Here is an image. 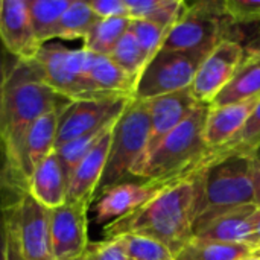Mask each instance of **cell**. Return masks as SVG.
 Segmentation results:
<instances>
[{
	"mask_svg": "<svg viewBox=\"0 0 260 260\" xmlns=\"http://www.w3.org/2000/svg\"><path fill=\"white\" fill-rule=\"evenodd\" d=\"M193 183L187 177L166 186L133 213L104 225V238L140 235L158 241L175 256L192 239Z\"/></svg>",
	"mask_w": 260,
	"mask_h": 260,
	"instance_id": "cell-1",
	"label": "cell"
},
{
	"mask_svg": "<svg viewBox=\"0 0 260 260\" xmlns=\"http://www.w3.org/2000/svg\"><path fill=\"white\" fill-rule=\"evenodd\" d=\"M67 104V99L59 96L37 75L29 61L15 59L8 70L5 84L2 133L17 174V157L27 128L43 114L62 110Z\"/></svg>",
	"mask_w": 260,
	"mask_h": 260,
	"instance_id": "cell-2",
	"label": "cell"
},
{
	"mask_svg": "<svg viewBox=\"0 0 260 260\" xmlns=\"http://www.w3.org/2000/svg\"><path fill=\"white\" fill-rule=\"evenodd\" d=\"M256 157L229 155L200 163L189 175L193 183L192 227L201 219L241 206H257L253 181Z\"/></svg>",
	"mask_w": 260,
	"mask_h": 260,
	"instance_id": "cell-3",
	"label": "cell"
},
{
	"mask_svg": "<svg viewBox=\"0 0 260 260\" xmlns=\"http://www.w3.org/2000/svg\"><path fill=\"white\" fill-rule=\"evenodd\" d=\"M209 110L210 104L200 102L177 128L142 158L131 177L145 181L187 178L209 152L204 142V126Z\"/></svg>",
	"mask_w": 260,
	"mask_h": 260,
	"instance_id": "cell-4",
	"label": "cell"
},
{
	"mask_svg": "<svg viewBox=\"0 0 260 260\" xmlns=\"http://www.w3.org/2000/svg\"><path fill=\"white\" fill-rule=\"evenodd\" d=\"M149 133L151 122L146 102L134 98L114 125L105 171L96 197L108 187L123 183L126 177H131L134 168L146 152Z\"/></svg>",
	"mask_w": 260,
	"mask_h": 260,
	"instance_id": "cell-5",
	"label": "cell"
},
{
	"mask_svg": "<svg viewBox=\"0 0 260 260\" xmlns=\"http://www.w3.org/2000/svg\"><path fill=\"white\" fill-rule=\"evenodd\" d=\"M87 55L88 52L84 49L73 50L56 43H46L27 61L34 66L37 75L69 102L102 99L87 82Z\"/></svg>",
	"mask_w": 260,
	"mask_h": 260,
	"instance_id": "cell-6",
	"label": "cell"
},
{
	"mask_svg": "<svg viewBox=\"0 0 260 260\" xmlns=\"http://www.w3.org/2000/svg\"><path fill=\"white\" fill-rule=\"evenodd\" d=\"M232 26L224 2H197L187 6L181 18L168 30L161 49L210 52L221 41L229 40Z\"/></svg>",
	"mask_w": 260,
	"mask_h": 260,
	"instance_id": "cell-7",
	"label": "cell"
},
{
	"mask_svg": "<svg viewBox=\"0 0 260 260\" xmlns=\"http://www.w3.org/2000/svg\"><path fill=\"white\" fill-rule=\"evenodd\" d=\"M210 52L160 49L142 72L134 98L146 101L189 88L200 66Z\"/></svg>",
	"mask_w": 260,
	"mask_h": 260,
	"instance_id": "cell-8",
	"label": "cell"
},
{
	"mask_svg": "<svg viewBox=\"0 0 260 260\" xmlns=\"http://www.w3.org/2000/svg\"><path fill=\"white\" fill-rule=\"evenodd\" d=\"M8 229L24 260H53L50 215L29 193L6 210Z\"/></svg>",
	"mask_w": 260,
	"mask_h": 260,
	"instance_id": "cell-9",
	"label": "cell"
},
{
	"mask_svg": "<svg viewBox=\"0 0 260 260\" xmlns=\"http://www.w3.org/2000/svg\"><path fill=\"white\" fill-rule=\"evenodd\" d=\"M133 99L114 98L69 102L59 113L55 149L84 134L116 123Z\"/></svg>",
	"mask_w": 260,
	"mask_h": 260,
	"instance_id": "cell-10",
	"label": "cell"
},
{
	"mask_svg": "<svg viewBox=\"0 0 260 260\" xmlns=\"http://www.w3.org/2000/svg\"><path fill=\"white\" fill-rule=\"evenodd\" d=\"M90 203H64L49 210L50 242L53 260H73L88 248V210Z\"/></svg>",
	"mask_w": 260,
	"mask_h": 260,
	"instance_id": "cell-11",
	"label": "cell"
},
{
	"mask_svg": "<svg viewBox=\"0 0 260 260\" xmlns=\"http://www.w3.org/2000/svg\"><path fill=\"white\" fill-rule=\"evenodd\" d=\"M245 53L241 43L224 40L203 61L190 90L201 104H212L221 90L230 82Z\"/></svg>",
	"mask_w": 260,
	"mask_h": 260,
	"instance_id": "cell-12",
	"label": "cell"
},
{
	"mask_svg": "<svg viewBox=\"0 0 260 260\" xmlns=\"http://www.w3.org/2000/svg\"><path fill=\"white\" fill-rule=\"evenodd\" d=\"M178 180L145 181V183H119L108 187L99 195L94 212V222L107 225L119 218H123L151 201L166 186Z\"/></svg>",
	"mask_w": 260,
	"mask_h": 260,
	"instance_id": "cell-13",
	"label": "cell"
},
{
	"mask_svg": "<svg viewBox=\"0 0 260 260\" xmlns=\"http://www.w3.org/2000/svg\"><path fill=\"white\" fill-rule=\"evenodd\" d=\"M0 41L15 59L35 56L41 46L32 29L27 0H0Z\"/></svg>",
	"mask_w": 260,
	"mask_h": 260,
	"instance_id": "cell-14",
	"label": "cell"
},
{
	"mask_svg": "<svg viewBox=\"0 0 260 260\" xmlns=\"http://www.w3.org/2000/svg\"><path fill=\"white\" fill-rule=\"evenodd\" d=\"M145 102H146V107H148L149 122H151L149 142H148V148H146L145 155H148L200 104L195 99L190 87L184 88V90H180V91L169 93V94L146 99Z\"/></svg>",
	"mask_w": 260,
	"mask_h": 260,
	"instance_id": "cell-15",
	"label": "cell"
},
{
	"mask_svg": "<svg viewBox=\"0 0 260 260\" xmlns=\"http://www.w3.org/2000/svg\"><path fill=\"white\" fill-rule=\"evenodd\" d=\"M256 209L254 204L241 206L201 219L192 227V239L247 245L251 236V216Z\"/></svg>",
	"mask_w": 260,
	"mask_h": 260,
	"instance_id": "cell-16",
	"label": "cell"
},
{
	"mask_svg": "<svg viewBox=\"0 0 260 260\" xmlns=\"http://www.w3.org/2000/svg\"><path fill=\"white\" fill-rule=\"evenodd\" d=\"M59 113L61 110H55L38 117L27 128L21 140L17 157V169L26 184L34 169L55 151Z\"/></svg>",
	"mask_w": 260,
	"mask_h": 260,
	"instance_id": "cell-17",
	"label": "cell"
},
{
	"mask_svg": "<svg viewBox=\"0 0 260 260\" xmlns=\"http://www.w3.org/2000/svg\"><path fill=\"white\" fill-rule=\"evenodd\" d=\"M113 129L108 131L99 140V143L75 168V171L69 180L66 203L87 201L91 204L94 201L99 183H101L104 171H105V165H107V158H108V152H110V146H111Z\"/></svg>",
	"mask_w": 260,
	"mask_h": 260,
	"instance_id": "cell-18",
	"label": "cell"
},
{
	"mask_svg": "<svg viewBox=\"0 0 260 260\" xmlns=\"http://www.w3.org/2000/svg\"><path fill=\"white\" fill-rule=\"evenodd\" d=\"M85 78L91 90L102 99L134 98L137 79L122 70L110 56L88 52Z\"/></svg>",
	"mask_w": 260,
	"mask_h": 260,
	"instance_id": "cell-19",
	"label": "cell"
},
{
	"mask_svg": "<svg viewBox=\"0 0 260 260\" xmlns=\"http://www.w3.org/2000/svg\"><path fill=\"white\" fill-rule=\"evenodd\" d=\"M67 189L69 175L53 151L30 174L27 193L43 207L52 210L67 201Z\"/></svg>",
	"mask_w": 260,
	"mask_h": 260,
	"instance_id": "cell-20",
	"label": "cell"
},
{
	"mask_svg": "<svg viewBox=\"0 0 260 260\" xmlns=\"http://www.w3.org/2000/svg\"><path fill=\"white\" fill-rule=\"evenodd\" d=\"M260 99V44L245 49L244 58L236 69L230 82L210 104L212 107H224L247 101Z\"/></svg>",
	"mask_w": 260,
	"mask_h": 260,
	"instance_id": "cell-21",
	"label": "cell"
},
{
	"mask_svg": "<svg viewBox=\"0 0 260 260\" xmlns=\"http://www.w3.org/2000/svg\"><path fill=\"white\" fill-rule=\"evenodd\" d=\"M259 101H247L224 107L210 105L204 126V142L209 151L218 149L227 143L244 126Z\"/></svg>",
	"mask_w": 260,
	"mask_h": 260,
	"instance_id": "cell-22",
	"label": "cell"
},
{
	"mask_svg": "<svg viewBox=\"0 0 260 260\" xmlns=\"http://www.w3.org/2000/svg\"><path fill=\"white\" fill-rule=\"evenodd\" d=\"M260 149V101L256 104L244 126L221 148L209 151L204 160H213L229 155L256 157Z\"/></svg>",
	"mask_w": 260,
	"mask_h": 260,
	"instance_id": "cell-23",
	"label": "cell"
},
{
	"mask_svg": "<svg viewBox=\"0 0 260 260\" xmlns=\"http://www.w3.org/2000/svg\"><path fill=\"white\" fill-rule=\"evenodd\" d=\"M125 5L131 20H149L166 29H171L189 6L181 0H125Z\"/></svg>",
	"mask_w": 260,
	"mask_h": 260,
	"instance_id": "cell-24",
	"label": "cell"
},
{
	"mask_svg": "<svg viewBox=\"0 0 260 260\" xmlns=\"http://www.w3.org/2000/svg\"><path fill=\"white\" fill-rule=\"evenodd\" d=\"M72 0H27L35 38L40 46L55 38V29Z\"/></svg>",
	"mask_w": 260,
	"mask_h": 260,
	"instance_id": "cell-25",
	"label": "cell"
},
{
	"mask_svg": "<svg viewBox=\"0 0 260 260\" xmlns=\"http://www.w3.org/2000/svg\"><path fill=\"white\" fill-rule=\"evenodd\" d=\"M129 21V17L99 18L84 38L82 49L94 55L110 56L119 40L128 30Z\"/></svg>",
	"mask_w": 260,
	"mask_h": 260,
	"instance_id": "cell-26",
	"label": "cell"
},
{
	"mask_svg": "<svg viewBox=\"0 0 260 260\" xmlns=\"http://www.w3.org/2000/svg\"><path fill=\"white\" fill-rule=\"evenodd\" d=\"M254 251L244 244H221L190 239L177 254L175 260H241Z\"/></svg>",
	"mask_w": 260,
	"mask_h": 260,
	"instance_id": "cell-27",
	"label": "cell"
},
{
	"mask_svg": "<svg viewBox=\"0 0 260 260\" xmlns=\"http://www.w3.org/2000/svg\"><path fill=\"white\" fill-rule=\"evenodd\" d=\"M99 17L91 11L88 2L73 0L62 14L55 29V38L79 40L85 38Z\"/></svg>",
	"mask_w": 260,
	"mask_h": 260,
	"instance_id": "cell-28",
	"label": "cell"
},
{
	"mask_svg": "<svg viewBox=\"0 0 260 260\" xmlns=\"http://www.w3.org/2000/svg\"><path fill=\"white\" fill-rule=\"evenodd\" d=\"M117 123V122H116ZM110 125L107 128H102V129H98V131H93V133H88V134H84L78 139H73L64 145H61L59 148L55 149L62 168L66 169L67 175H69V180H70V175L73 174L75 168L81 163V160L99 143V140L114 128V125Z\"/></svg>",
	"mask_w": 260,
	"mask_h": 260,
	"instance_id": "cell-29",
	"label": "cell"
},
{
	"mask_svg": "<svg viewBox=\"0 0 260 260\" xmlns=\"http://www.w3.org/2000/svg\"><path fill=\"white\" fill-rule=\"evenodd\" d=\"M110 58L122 70H125L128 75H131L137 81H139L142 72L145 70L146 64L149 62L148 56L142 50L136 37L129 30H126L123 34V37L119 40V43L116 44V47L110 53Z\"/></svg>",
	"mask_w": 260,
	"mask_h": 260,
	"instance_id": "cell-30",
	"label": "cell"
},
{
	"mask_svg": "<svg viewBox=\"0 0 260 260\" xmlns=\"http://www.w3.org/2000/svg\"><path fill=\"white\" fill-rule=\"evenodd\" d=\"M128 30L136 37L137 43L140 44L142 50L145 52V55L148 56V59L151 61L154 58V55L161 49L163 41L166 38V34L169 29L152 23L149 20H139V18H133L129 21Z\"/></svg>",
	"mask_w": 260,
	"mask_h": 260,
	"instance_id": "cell-31",
	"label": "cell"
},
{
	"mask_svg": "<svg viewBox=\"0 0 260 260\" xmlns=\"http://www.w3.org/2000/svg\"><path fill=\"white\" fill-rule=\"evenodd\" d=\"M120 238L126 244L129 260H175L171 250L155 239L140 235H123Z\"/></svg>",
	"mask_w": 260,
	"mask_h": 260,
	"instance_id": "cell-32",
	"label": "cell"
},
{
	"mask_svg": "<svg viewBox=\"0 0 260 260\" xmlns=\"http://www.w3.org/2000/svg\"><path fill=\"white\" fill-rule=\"evenodd\" d=\"M87 260H129L123 238H105L99 242H90L85 251Z\"/></svg>",
	"mask_w": 260,
	"mask_h": 260,
	"instance_id": "cell-33",
	"label": "cell"
},
{
	"mask_svg": "<svg viewBox=\"0 0 260 260\" xmlns=\"http://www.w3.org/2000/svg\"><path fill=\"white\" fill-rule=\"evenodd\" d=\"M224 8L235 24L260 23V0H225Z\"/></svg>",
	"mask_w": 260,
	"mask_h": 260,
	"instance_id": "cell-34",
	"label": "cell"
},
{
	"mask_svg": "<svg viewBox=\"0 0 260 260\" xmlns=\"http://www.w3.org/2000/svg\"><path fill=\"white\" fill-rule=\"evenodd\" d=\"M88 5L99 18L128 17L125 0H91Z\"/></svg>",
	"mask_w": 260,
	"mask_h": 260,
	"instance_id": "cell-35",
	"label": "cell"
},
{
	"mask_svg": "<svg viewBox=\"0 0 260 260\" xmlns=\"http://www.w3.org/2000/svg\"><path fill=\"white\" fill-rule=\"evenodd\" d=\"M5 47L0 41V134L2 133V120H3V94H5V84H6V76H8V69H6V61H5Z\"/></svg>",
	"mask_w": 260,
	"mask_h": 260,
	"instance_id": "cell-36",
	"label": "cell"
},
{
	"mask_svg": "<svg viewBox=\"0 0 260 260\" xmlns=\"http://www.w3.org/2000/svg\"><path fill=\"white\" fill-rule=\"evenodd\" d=\"M247 245L253 251L260 250V206H257L256 212L251 216V236H250Z\"/></svg>",
	"mask_w": 260,
	"mask_h": 260,
	"instance_id": "cell-37",
	"label": "cell"
},
{
	"mask_svg": "<svg viewBox=\"0 0 260 260\" xmlns=\"http://www.w3.org/2000/svg\"><path fill=\"white\" fill-rule=\"evenodd\" d=\"M0 260H8V218L0 206Z\"/></svg>",
	"mask_w": 260,
	"mask_h": 260,
	"instance_id": "cell-38",
	"label": "cell"
},
{
	"mask_svg": "<svg viewBox=\"0 0 260 260\" xmlns=\"http://www.w3.org/2000/svg\"><path fill=\"white\" fill-rule=\"evenodd\" d=\"M253 181H254V193H256V203L260 206V157L254 158L253 165Z\"/></svg>",
	"mask_w": 260,
	"mask_h": 260,
	"instance_id": "cell-39",
	"label": "cell"
},
{
	"mask_svg": "<svg viewBox=\"0 0 260 260\" xmlns=\"http://www.w3.org/2000/svg\"><path fill=\"white\" fill-rule=\"evenodd\" d=\"M8 260H24L20 250H18V247H17V244H15V241H14V238H12V235H11V232H9V229H8Z\"/></svg>",
	"mask_w": 260,
	"mask_h": 260,
	"instance_id": "cell-40",
	"label": "cell"
},
{
	"mask_svg": "<svg viewBox=\"0 0 260 260\" xmlns=\"http://www.w3.org/2000/svg\"><path fill=\"white\" fill-rule=\"evenodd\" d=\"M241 260H260V257L256 254V253H253L251 256H248V257H245V259H241Z\"/></svg>",
	"mask_w": 260,
	"mask_h": 260,
	"instance_id": "cell-41",
	"label": "cell"
},
{
	"mask_svg": "<svg viewBox=\"0 0 260 260\" xmlns=\"http://www.w3.org/2000/svg\"><path fill=\"white\" fill-rule=\"evenodd\" d=\"M73 260H87V257H85V254H84V256H81V257H78V259H73Z\"/></svg>",
	"mask_w": 260,
	"mask_h": 260,
	"instance_id": "cell-42",
	"label": "cell"
},
{
	"mask_svg": "<svg viewBox=\"0 0 260 260\" xmlns=\"http://www.w3.org/2000/svg\"><path fill=\"white\" fill-rule=\"evenodd\" d=\"M254 253H256V254H257V256H259V257H260V250H257V251H254Z\"/></svg>",
	"mask_w": 260,
	"mask_h": 260,
	"instance_id": "cell-43",
	"label": "cell"
}]
</instances>
